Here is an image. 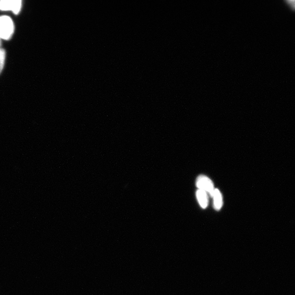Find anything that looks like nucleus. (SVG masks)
Here are the masks:
<instances>
[{"mask_svg":"<svg viewBox=\"0 0 295 295\" xmlns=\"http://www.w3.org/2000/svg\"><path fill=\"white\" fill-rule=\"evenodd\" d=\"M196 197L201 207L203 209L206 208L208 204V197L207 192L198 189L196 192Z\"/></svg>","mask_w":295,"mask_h":295,"instance_id":"obj_4","label":"nucleus"},{"mask_svg":"<svg viewBox=\"0 0 295 295\" xmlns=\"http://www.w3.org/2000/svg\"><path fill=\"white\" fill-rule=\"evenodd\" d=\"M6 58L5 50L1 48L0 49V73H2L5 65V61Z\"/></svg>","mask_w":295,"mask_h":295,"instance_id":"obj_6","label":"nucleus"},{"mask_svg":"<svg viewBox=\"0 0 295 295\" xmlns=\"http://www.w3.org/2000/svg\"><path fill=\"white\" fill-rule=\"evenodd\" d=\"M1 46H2V40H0V49H1Z\"/></svg>","mask_w":295,"mask_h":295,"instance_id":"obj_7","label":"nucleus"},{"mask_svg":"<svg viewBox=\"0 0 295 295\" xmlns=\"http://www.w3.org/2000/svg\"><path fill=\"white\" fill-rule=\"evenodd\" d=\"M21 0H1L0 10L12 11L15 14H18L22 8Z\"/></svg>","mask_w":295,"mask_h":295,"instance_id":"obj_3","label":"nucleus"},{"mask_svg":"<svg viewBox=\"0 0 295 295\" xmlns=\"http://www.w3.org/2000/svg\"><path fill=\"white\" fill-rule=\"evenodd\" d=\"M196 185L198 189L206 191L210 196H213L215 190L214 184L208 177L203 175L198 177Z\"/></svg>","mask_w":295,"mask_h":295,"instance_id":"obj_2","label":"nucleus"},{"mask_svg":"<svg viewBox=\"0 0 295 295\" xmlns=\"http://www.w3.org/2000/svg\"><path fill=\"white\" fill-rule=\"evenodd\" d=\"M14 31V24L12 19L6 16L0 17V40H10Z\"/></svg>","mask_w":295,"mask_h":295,"instance_id":"obj_1","label":"nucleus"},{"mask_svg":"<svg viewBox=\"0 0 295 295\" xmlns=\"http://www.w3.org/2000/svg\"><path fill=\"white\" fill-rule=\"evenodd\" d=\"M214 198V207L215 210H219L223 204V197L220 191L217 189H215L213 195Z\"/></svg>","mask_w":295,"mask_h":295,"instance_id":"obj_5","label":"nucleus"}]
</instances>
